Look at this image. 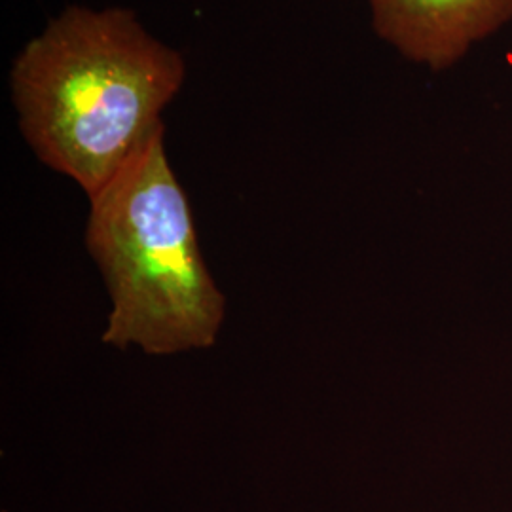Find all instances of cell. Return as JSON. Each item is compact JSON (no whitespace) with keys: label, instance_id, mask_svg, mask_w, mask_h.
<instances>
[{"label":"cell","instance_id":"1","mask_svg":"<svg viewBox=\"0 0 512 512\" xmlns=\"http://www.w3.org/2000/svg\"><path fill=\"white\" fill-rule=\"evenodd\" d=\"M184 73L133 12L71 6L21 50L10 84L27 143L92 200L164 133Z\"/></svg>","mask_w":512,"mask_h":512},{"label":"cell","instance_id":"2","mask_svg":"<svg viewBox=\"0 0 512 512\" xmlns=\"http://www.w3.org/2000/svg\"><path fill=\"white\" fill-rule=\"evenodd\" d=\"M90 202L86 245L112 302L103 342L150 355L211 348L224 296L205 266L164 133Z\"/></svg>","mask_w":512,"mask_h":512},{"label":"cell","instance_id":"3","mask_svg":"<svg viewBox=\"0 0 512 512\" xmlns=\"http://www.w3.org/2000/svg\"><path fill=\"white\" fill-rule=\"evenodd\" d=\"M376 33L433 71L452 67L469 48L512 18V0H368Z\"/></svg>","mask_w":512,"mask_h":512}]
</instances>
